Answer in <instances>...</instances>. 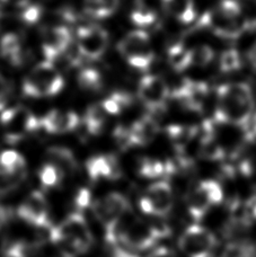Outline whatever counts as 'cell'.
Here are the masks:
<instances>
[{
    "label": "cell",
    "instance_id": "1",
    "mask_svg": "<svg viewBox=\"0 0 256 257\" xmlns=\"http://www.w3.org/2000/svg\"><path fill=\"white\" fill-rule=\"evenodd\" d=\"M170 232L167 226L150 223L130 212L105 228V241L107 245L118 246L138 254L155 248L158 241Z\"/></svg>",
    "mask_w": 256,
    "mask_h": 257
},
{
    "label": "cell",
    "instance_id": "2",
    "mask_svg": "<svg viewBox=\"0 0 256 257\" xmlns=\"http://www.w3.org/2000/svg\"><path fill=\"white\" fill-rule=\"evenodd\" d=\"M254 97L245 82L225 84L217 88V108L214 121L247 130L254 115Z\"/></svg>",
    "mask_w": 256,
    "mask_h": 257
},
{
    "label": "cell",
    "instance_id": "3",
    "mask_svg": "<svg viewBox=\"0 0 256 257\" xmlns=\"http://www.w3.org/2000/svg\"><path fill=\"white\" fill-rule=\"evenodd\" d=\"M48 240L69 257L87 253L94 244L89 224L80 211L70 213L58 226L49 228Z\"/></svg>",
    "mask_w": 256,
    "mask_h": 257
},
{
    "label": "cell",
    "instance_id": "4",
    "mask_svg": "<svg viewBox=\"0 0 256 257\" xmlns=\"http://www.w3.org/2000/svg\"><path fill=\"white\" fill-rule=\"evenodd\" d=\"M65 80L52 62L43 61L35 66L22 84L23 95L31 98L52 97L63 89Z\"/></svg>",
    "mask_w": 256,
    "mask_h": 257
},
{
    "label": "cell",
    "instance_id": "5",
    "mask_svg": "<svg viewBox=\"0 0 256 257\" xmlns=\"http://www.w3.org/2000/svg\"><path fill=\"white\" fill-rule=\"evenodd\" d=\"M223 189L216 180L200 181L191 187L185 194L187 213L199 223L213 206L220 205L223 201Z\"/></svg>",
    "mask_w": 256,
    "mask_h": 257
},
{
    "label": "cell",
    "instance_id": "6",
    "mask_svg": "<svg viewBox=\"0 0 256 257\" xmlns=\"http://www.w3.org/2000/svg\"><path fill=\"white\" fill-rule=\"evenodd\" d=\"M116 49L126 62L138 70H148L155 60L150 36L144 30L129 32L118 41Z\"/></svg>",
    "mask_w": 256,
    "mask_h": 257
},
{
    "label": "cell",
    "instance_id": "7",
    "mask_svg": "<svg viewBox=\"0 0 256 257\" xmlns=\"http://www.w3.org/2000/svg\"><path fill=\"white\" fill-rule=\"evenodd\" d=\"M218 246L216 235L199 223L191 224L178 238V248L186 257H214Z\"/></svg>",
    "mask_w": 256,
    "mask_h": 257
},
{
    "label": "cell",
    "instance_id": "8",
    "mask_svg": "<svg viewBox=\"0 0 256 257\" xmlns=\"http://www.w3.org/2000/svg\"><path fill=\"white\" fill-rule=\"evenodd\" d=\"M0 123L4 127L5 140L8 144H17L40 128V118L22 106L4 109Z\"/></svg>",
    "mask_w": 256,
    "mask_h": 257
},
{
    "label": "cell",
    "instance_id": "9",
    "mask_svg": "<svg viewBox=\"0 0 256 257\" xmlns=\"http://www.w3.org/2000/svg\"><path fill=\"white\" fill-rule=\"evenodd\" d=\"M175 196L171 183L167 180L156 181L147 186L139 197L141 212L153 217H164L173 210Z\"/></svg>",
    "mask_w": 256,
    "mask_h": 257
},
{
    "label": "cell",
    "instance_id": "10",
    "mask_svg": "<svg viewBox=\"0 0 256 257\" xmlns=\"http://www.w3.org/2000/svg\"><path fill=\"white\" fill-rule=\"evenodd\" d=\"M90 208L97 221L107 228L131 212V202L122 193L111 192L91 202Z\"/></svg>",
    "mask_w": 256,
    "mask_h": 257
},
{
    "label": "cell",
    "instance_id": "11",
    "mask_svg": "<svg viewBox=\"0 0 256 257\" xmlns=\"http://www.w3.org/2000/svg\"><path fill=\"white\" fill-rule=\"evenodd\" d=\"M109 42L107 31L97 24H86L77 30L76 45L81 57L87 60H98L106 52Z\"/></svg>",
    "mask_w": 256,
    "mask_h": 257
},
{
    "label": "cell",
    "instance_id": "12",
    "mask_svg": "<svg viewBox=\"0 0 256 257\" xmlns=\"http://www.w3.org/2000/svg\"><path fill=\"white\" fill-rule=\"evenodd\" d=\"M170 95L171 93L168 86L161 77L147 75L141 78L139 81V98L154 116L155 114L161 113L165 109Z\"/></svg>",
    "mask_w": 256,
    "mask_h": 257
},
{
    "label": "cell",
    "instance_id": "13",
    "mask_svg": "<svg viewBox=\"0 0 256 257\" xmlns=\"http://www.w3.org/2000/svg\"><path fill=\"white\" fill-rule=\"evenodd\" d=\"M198 25L205 27L218 38L225 40L238 39L245 31H247V21L225 16L218 9L203 14Z\"/></svg>",
    "mask_w": 256,
    "mask_h": 257
},
{
    "label": "cell",
    "instance_id": "14",
    "mask_svg": "<svg viewBox=\"0 0 256 257\" xmlns=\"http://www.w3.org/2000/svg\"><path fill=\"white\" fill-rule=\"evenodd\" d=\"M17 214L26 223L36 228L47 229L51 226L49 220L48 201L40 191H33L26 196V199L18 206Z\"/></svg>",
    "mask_w": 256,
    "mask_h": 257
},
{
    "label": "cell",
    "instance_id": "15",
    "mask_svg": "<svg viewBox=\"0 0 256 257\" xmlns=\"http://www.w3.org/2000/svg\"><path fill=\"white\" fill-rule=\"evenodd\" d=\"M171 95L186 109L200 112L202 111L204 100L209 95V86L203 81L185 78Z\"/></svg>",
    "mask_w": 256,
    "mask_h": 257
},
{
    "label": "cell",
    "instance_id": "16",
    "mask_svg": "<svg viewBox=\"0 0 256 257\" xmlns=\"http://www.w3.org/2000/svg\"><path fill=\"white\" fill-rule=\"evenodd\" d=\"M72 43V36L67 26L49 27L43 32L42 51L45 60L53 62L63 54Z\"/></svg>",
    "mask_w": 256,
    "mask_h": 257
},
{
    "label": "cell",
    "instance_id": "17",
    "mask_svg": "<svg viewBox=\"0 0 256 257\" xmlns=\"http://www.w3.org/2000/svg\"><path fill=\"white\" fill-rule=\"evenodd\" d=\"M86 172L91 182L116 181L122 176L120 162L114 155H97L86 162Z\"/></svg>",
    "mask_w": 256,
    "mask_h": 257
},
{
    "label": "cell",
    "instance_id": "18",
    "mask_svg": "<svg viewBox=\"0 0 256 257\" xmlns=\"http://www.w3.org/2000/svg\"><path fill=\"white\" fill-rule=\"evenodd\" d=\"M80 124L78 114L72 111H59L52 109L40 118V128L47 131L50 135H62L72 132Z\"/></svg>",
    "mask_w": 256,
    "mask_h": 257
},
{
    "label": "cell",
    "instance_id": "19",
    "mask_svg": "<svg viewBox=\"0 0 256 257\" xmlns=\"http://www.w3.org/2000/svg\"><path fill=\"white\" fill-rule=\"evenodd\" d=\"M135 147L146 146L152 142L159 132L158 122L152 114H147L129 126Z\"/></svg>",
    "mask_w": 256,
    "mask_h": 257
},
{
    "label": "cell",
    "instance_id": "20",
    "mask_svg": "<svg viewBox=\"0 0 256 257\" xmlns=\"http://www.w3.org/2000/svg\"><path fill=\"white\" fill-rule=\"evenodd\" d=\"M48 163L52 164L60 171L63 176L72 175L78 169V163L69 148L61 146L50 147L47 150Z\"/></svg>",
    "mask_w": 256,
    "mask_h": 257
},
{
    "label": "cell",
    "instance_id": "21",
    "mask_svg": "<svg viewBox=\"0 0 256 257\" xmlns=\"http://www.w3.org/2000/svg\"><path fill=\"white\" fill-rule=\"evenodd\" d=\"M137 173L147 180H166L171 176V160L163 162L155 158H141L137 165Z\"/></svg>",
    "mask_w": 256,
    "mask_h": 257
},
{
    "label": "cell",
    "instance_id": "22",
    "mask_svg": "<svg viewBox=\"0 0 256 257\" xmlns=\"http://www.w3.org/2000/svg\"><path fill=\"white\" fill-rule=\"evenodd\" d=\"M0 54L14 67H20L24 61V51L21 38L15 33H7L0 40Z\"/></svg>",
    "mask_w": 256,
    "mask_h": 257
},
{
    "label": "cell",
    "instance_id": "23",
    "mask_svg": "<svg viewBox=\"0 0 256 257\" xmlns=\"http://www.w3.org/2000/svg\"><path fill=\"white\" fill-rule=\"evenodd\" d=\"M198 132L199 127L193 125L171 124L166 127L167 137L170 138L174 148L180 154H184L185 148L198 136Z\"/></svg>",
    "mask_w": 256,
    "mask_h": 257
},
{
    "label": "cell",
    "instance_id": "24",
    "mask_svg": "<svg viewBox=\"0 0 256 257\" xmlns=\"http://www.w3.org/2000/svg\"><path fill=\"white\" fill-rule=\"evenodd\" d=\"M167 13L176 18L182 24H191L196 17L194 0H162Z\"/></svg>",
    "mask_w": 256,
    "mask_h": 257
},
{
    "label": "cell",
    "instance_id": "25",
    "mask_svg": "<svg viewBox=\"0 0 256 257\" xmlns=\"http://www.w3.org/2000/svg\"><path fill=\"white\" fill-rule=\"evenodd\" d=\"M106 121V113L100 104H91L86 109L84 115V126L90 136H98L103 131Z\"/></svg>",
    "mask_w": 256,
    "mask_h": 257
},
{
    "label": "cell",
    "instance_id": "26",
    "mask_svg": "<svg viewBox=\"0 0 256 257\" xmlns=\"http://www.w3.org/2000/svg\"><path fill=\"white\" fill-rule=\"evenodd\" d=\"M167 59L174 71L183 72L192 66V51L182 43H175L168 49Z\"/></svg>",
    "mask_w": 256,
    "mask_h": 257
},
{
    "label": "cell",
    "instance_id": "27",
    "mask_svg": "<svg viewBox=\"0 0 256 257\" xmlns=\"http://www.w3.org/2000/svg\"><path fill=\"white\" fill-rule=\"evenodd\" d=\"M118 5L120 0H84V11L90 17L103 20L112 16Z\"/></svg>",
    "mask_w": 256,
    "mask_h": 257
},
{
    "label": "cell",
    "instance_id": "28",
    "mask_svg": "<svg viewBox=\"0 0 256 257\" xmlns=\"http://www.w3.org/2000/svg\"><path fill=\"white\" fill-rule=\"evenodd\" d=\"M27 176L26 169L22 171H11L0 167V195H7L18 189Z\"/></svg>",
    "mask_w": 256,
    "mask_h": 257
},
{
    "label": "cell",
    "instance_id": "29",
    "mask_svg": "<svg viewBox=\"0 0 256 257\" xmlns=\"http://www.w3.org/2000/svg\"><path fill=\"white\" fill-rule=\"evenodd\" d=\"M132 103V97L130 94L124 91H115L105 98L100 105L106 114L109 115H118L125 108H127Z\"/></svg>",
    "mask_w": 256,
    "mask_h": 257
},
{
    "label": "cell",
    "instance_id": "30",
    "mask_svg": "<svg viewBox=\"0 0 256 257\" xmlns=\"http://www.w3.org/2000/svg\"><path fill=\"white\" fill-rule=\"evenodd\" d=\"M220 257H256V244L247 239L232 240L225 247Z\"/></svg>",
    "mask_w": 256,
    "mask_h": 257
},
{
    "label": "cell",
    "instance_id": "31",
    "mask_svg": "<svg viewBox=\"0 0 256 257\" xmlns=\"http://www.w3.org/2000/svg\"><path fill=\"white\" fill-rule=\"evenodd\" d=\"M18 18L26 25H34L43 15V8L41 5L32 3L30 0H22L17 5Z\"/></svg>",
    "mask_w": 256,
    "mask_h": 257
},
{
    "label": "cell",
    "instance_id": "32",
    "mask_svg": "<svg viewBox=\"0 0 256 257\" xmlns=\"http://www.w3.org/2000/svg\"><path fill=\"white\" fill-rule=\"evenodd\" d=\"M78 85L87 91H98L103 87V78L95 68H84L78 73Z\"/></svg>",
    "mask_w": 256,
    "mask_h": 257
},
{
    "label": "cell",
    "instance_id": "33",
    "mask_svg": "<svg viewBox=\"0 0 256 257\" xmlns=\"http://www.w3.org/2000/svg\"><path fill=\"white\" fill-rule=\"evenodd\" d=\"M131 22L138 27H148L154 25L157 22V14L152 8L145 5H138L134 11H132L131 15Z\"/></svg>",
    "mask_w": 256,
    "mask_h": 257
},
{
    "label": "cell",
    "instance_id": "34",
    "mask_svg": "<svg viewBox=\"0 0 256 257\" xmlns=\"http://www.w3.org/2000/svg\"><path fill=\"white\" fill-rule=\"evenodd\" d=\"M40 181L44 187H57L63 180V174L50 163H45L39 173Z\"/></svg>",
    "mask_w": 256,
    "mask_h": 257
},
{
    "label": "cell",
    "instance_id": "35",
    "mask_svg": "<svg viewBox=\"0 0 256 257\" xmlns=\"http://www.w3.org/2000/svg\"><path fill=\"white\" fill-rule=\"evenodd\" d=\"M40 249L39 244L18 240L13 242L6 249L8 257H34Z\"/></svg>",
    "mask_w": 256,
    "mask_h": 257
},
{
    "label": "cell",
    "instance_id": "36",
    "mask_svg": "<svg viewBox=\"0 0 256 257\" xmlns=\"http://www.w3.org/2000/svg\"><path fill=\"white\" fill-rule=\"evenodd\" d=\"M0 167L11 171H22L26 169L25 158L17 151L8 149L0 153Z\"/></svg>",
    "mask_w": 256,
    "mask_h": 257
},
{
    "label": "cell",
    "instance_id": "37",
    "mask_svg": "<svg viewBox=\"0 0 256 257\" xmlns=\"http://www.w3.org/2000/svg\"><path fill=\"white\" fill-rule=\"evenodd\" d=\"M219 67H220V70L225 73L239 70L241 67V58L239 52L235 49L225 50L220 56Z\"/></svg>",
    "mask_w": 256,
    "mask_h": 257
},
{
    "label": "cell",
    "instance_id": "38",
    "mask_svg": "<svg viewBox=\"0 0 256 257\" xmlns=\"http://www.w3.org/2000/svg\"><path fill=\"white\" fill-rule=\"evenodd\" d=\"M192 51V66L207 67L214 59V50L209 45H199Z\"/></svg>",
    "mask_w": 256,
    "mask_h": 257
},
{
    "label": "cell",
    "instance_id": "39",
    "mask_svg": "<svg viewBox=\"0 0 256 257\" xmlns=\"http://www.w3.org/2000/svg\"><path fill=\"white\" fill-rule=\"evenodd\" d=\"M113 137H114V140H115L116 146L121 150H126L129 148H132V147H135L129 127L123 126V125L116 126L114 128Z\"/></svg>",
    "mask_w": 256,
    "mask_h": 257
},
{
    "label": "cell",
    "instance_id": "40",
    "mask_svg": "<svg viewBox=\"0 0 256 257\" xmlns=\"http://www.w3.org/2000/svg\"><path fill=\"white\" fill-rule=\"evenodd\" d=\"M217 9L222 15L228 17L240 18L241 16L240 5L236 0H221L220 4L218 5Z\"/></svg>",
    "mask_w": 256,
    "mask_h": 257
},
{
    "label": "cell",
    "instance_id": "41",
    "mask_svg": "<svg viewBox=\"0 0 256 257\" xmlns=\"http://www.w3.org/2000/svg\"><path fill=\"white\" fill-rule=\"evenodd\" d=\"M91 202L93 201H91L90 191L88 189H86V187H81V189H79L75 196L76 208L79 211H83L87 208H90Z\"/></svg>",
    "mask_w": 256,
    "mask_h": 257
},
{
    "label": "cell",
    "instance_id": "42",
    "mask_svg": "<svg viewBox=\"0 0 256 257\" xmlns=\"http://www.w3.org/2000/svg\"><path fill=\"white\" fill-rule=\"evenodd\" d=\"M103 257H140V256L137 253H134V251L121 248V247L118 246L107 245Z\"/></svg>",
    "mask_w": 256,
    "mask_h": 257
},
{
    "label": "cell",
    "instance_id": "43",
    "mask_svg": "<svg viewBox=\"0 0 256 257\" xmlns=\"http://www.w3.org/2000/svg\"><path fill=\"white\" fill-rule=\"evenodd\" d=\"M147 257H177L175 251H174L170 247L166 246H158L150 250Z\"/></svg>",
    "mask_w": 256,
    "mask_h": 257
},
{
    "label": "cell",
    "instance_id": "44",
    "mask_svg": "<svg viewBox=\"0 0 256 257\" xmlns=\"http://www.w3.org/2000/svg\"><path fill=\"white\" fill-rule=\"evenodd\" d=\"M9 93V87L7 81L5 80V78L0 75V112L4 111L5 104H6V100L8 97Z\"/></svg>",
    "mask_w": 256,
    "mask_h": 257
},
{
    "label": "cell",
    "instance_id": "45",
    "mask_svg": "<svg viewBox=\"0 0 256 257\" xmlns=\"http://www.w3.org/2000/svg\"><path fill=\"white\" fill-rule=\"evenodd\" d=\"M248 60L250 62V64H252L253 68L256 69V43L253 45L252 49L249 50L248 52Z\"/></svg>",
    "mask_w": 256,
    "mask_h": 257
},
{
    "label": "cell",
    "instance_id": "46",
    "mask_svg": "<svg viewBox=\"0 0 256 257\" xmlns=\"http://www.w3.org/2000/svg\"><path fill=\"white\" fill-rule=\"evenodd\" d=\"M247 30H256V20L253 22H247Z\"/></svg>",
    "mask_w": 256,
    "mask_h": 257
},
{
    "label": "cell",
    "instance_id": "47",
    "mask_svg": "<svg viewBox=\"0 0 256 257\" xmlns=\"http://www.w3.org/2000/svg\"><path fill=\"white\" fill-rule=\"evenodd\" d=\"M0 2H2V3H4V2H7V0H0Z\"/></svg>",
    "mask_w": 256,
    "mask_h": 257
},
{
    "label": "cell",
    "instance_id": "48",
    "mask_svg": "<svg viewBox=\"0 0 256 257\" xmlns=\"http://www.w3.org/2000/svg\"><path fill=\"white\" fill-rule=\"evenodd\" d=\"M253 2H255V3H256V0H253Z\"/></svg>",
    "mask_w": 256,
    "mask_h": 257
}]
</instances>
